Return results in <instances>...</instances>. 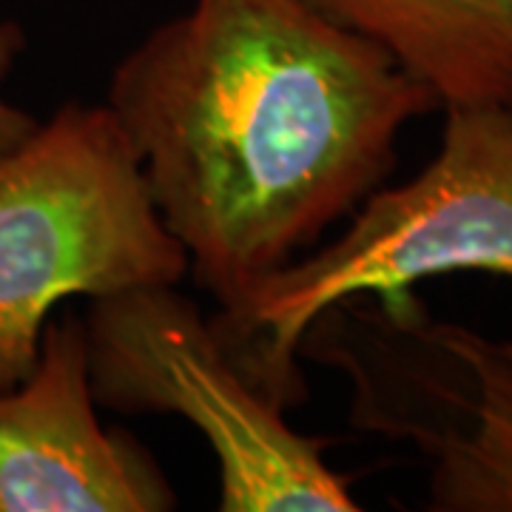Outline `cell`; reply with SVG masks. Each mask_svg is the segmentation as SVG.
Here are the masks:
<instances>
[{"mask_svg": "<svg viewBox=\"0 0 512 512\" xmlns=\"http://www.w3.org/2000/svg\"><path fill=\"white\" fill-rule=\"evenodd\" d=\"M350 217L339 237L208 316L239 370L282 410L308 399L299 348L333 305L464 271L512 279V109L444 106L430 165L379 185Z\"/></svg>", "mask_w": 512, "mask_h": 512, "instance_id": "7a4b0ae2", "label": "cell"}, {"mask_svg": "<svg viewBox=\"0 0 512 512\" xmlns=\"http://www.w3.org/2000/svg\"><path fill=\"white\" fill-rule=\"evenodd\" d=\"M171 510L148 447L97 419L83 316H52L29 376L0 390V512Z\"/></svg>", "mask_w": 512, "mask_h": 512, "instance_id": "8992f818", "label": "cell"}, {"mask_svg": "<svg viewBox=\"0 0 512 512\" xmlns=\"http://www.w3.org/2000/svg\"><path fill=\"white\" fill-rule=\"evenodd\" d=\"M302 359L342 370L353 427L430 458L427 510L512 512V342L430 319L402 296H356L313 322Z\"/></svg>", "mask_w": 512, "mask_h": 512, "instance_id": "5b68a950", "label": "cell"}, {"mask_svg": "<svg viewBox=\"0 0 512 512\" xmlns=\"http://www.w3.org/2000/svg\"><path fill=\"white\" fill-rule=\"evenodd\" d=\"M444 106L512 109V0H311Z\"/></svg>", "mask_w": 512, "mask_h": 512, "instance_id": "52a82bcc", "label": "cell"}, {"mask_svg": "<svg viewBox=\"0 0 512 512\" xmlns=\"http://www.w3.org/2000/svg\"><path fill=\"white\" fill-rule=\"evenodd\" d=\"M185 276L106 103L60 106L0 157V390L29 376L60 302Z\"/></svg>", "mask_w": 512, "mask_h": 512, "instance_id": "3957f363", "label": "cell"}, {"mask_svg": "<svg viewBox=\"0 0 512 512\" xmlns=\"http://www.w3.org/2000/svg\"><path fill=\"white\" fill-rule=\"evenodd\" d=\"M26 49V35L15 20L0 18V157L6 151L23 143L37 128V120L32 111L20 109L6 97V80L15 72V63Z\"/></svg>", "mask_w": 512, "mask_h": 512, "instance_id": "ba28073f", "label": "cell"}, {"mask_svg": "<svg viewBox=\"0 0 512 512\" xmlns=\"http://www.w3.org/2000/svg\"><path fill=\"white\" fill-rule=\"evenodd\" d=\"M106 106L217 308L316 248L441 109L311 0H191L114 66Z\"/></svg>", "mask_w": 512, "mask_h": 512, "instance_id": "6da1fadb", "label": "cell"}, {"mask_svg": "<svg viewBox=\"0 0 512 512\" xmlns=\"http://www.w3.org/2000/svg\"><path fill=\"white\" fill-rule=\"evenodd\" d=\"M83 328L97 407L197 427L217 456L220 512L362 510L325 458L330 441L293 427L177 285L97 296Z\"/></svg>", "mask_w": 512, "mask_h": 512, "instance_id": "277c9868", "label": "cell"}]
</instances>
